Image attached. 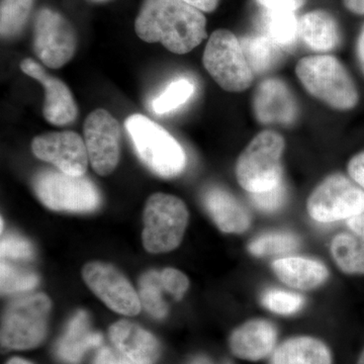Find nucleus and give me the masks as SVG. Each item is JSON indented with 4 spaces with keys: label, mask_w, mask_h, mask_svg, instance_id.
I'll return each mask as SVG.
<instances>
[{
    "label": "nucleus",
    "mask_w": 364,
    "mask_h": 364,
    "mask_svg": "<svg viewBox=\"0 0 364 364\" xmlns=\"http://www.w3.org/2000/svg\"><path fill=\"white\" fill-rule=\"evenodd\" d=\"M181 1L195 6L203 13H213L219 6L220 0H181Z\"/></svg>",
    "instance_id": "4c0bfd02"
},
{
    "label": "nucleus",
    "mask_w": 364,
    "mask_h": 364,
    "mask_svg": "<svg viewBox=\"0 0 364 364\" xmlns=\"http://www.w3.org/2000/svg\"><path fill=\"white\" fill-rule=\"evenodd\" d=\"M109 337L117 350L134 364H154L160 355L157 339L140 326L121 320L109 328Z\"/></svg>",
    "instance_id": "f3484780"
},
{
    "label": "nucleus",
    "mask_w": 364,
    "mask_h": 364,
    "mask_svg": "<svg viewBox=\"0 0 364 364\" xmlns=\"http://www.w3.org/2000/svg\"><path fill=\"white\" fill-rule=\"evenodd\" d=\"M33 44L35 54L45 66L59 69L75 55L77 36L63 14L43 7L33 23Z\"/></svg>",
    "instance_id": "9d476101"
},
{
    "label": "nucleus",
    "mask_w": 364,
    "mask_h": 364,
    "mask_svg": "<svg viewBox=\"0 0 364 364\" xmlns=\"http://www.w3.org/2000/svg\"><path fill=\"white\" fill-rule=\"evenodd\" d=\"M189 214L181 198L157 193L148 198L143 213V246L148 252H170L181 245Z\"/></svg>",
    "instance_id": "39448f33"
},
{
    "label": "nucleus",
    "mask_w": 364,
    "mask_h": 364,
    "mask_svg": "<svg viewBox=\"0 0 364 364\" xmlns=\"http://www.w3.org/2000/svg\"><path fill=\"white\" fill-rule=\"evenodd\" d=\"M6 364H32L30 363H28V361L25 360V359L21 358H13L11 359V360L9 361Z\"/></svg>",
    "instance_id": "a19ab883"
},
{
    "label": "nucleus",
    "mask_w": 364,
    "mask_h": 364,
    "mask_svg": "<svg viewBox=\"0 0 364 364\" xmlns=\"http://www.w3.org/2000/svg\"><path fill=\"white\" fill-rule=\"evenodd\" d=\"M272 270L287 286L299 291L317 289L329 277V272L322 262L299 256L275 260Z\"/></svg>",
    "instance_id": "aec40b11"
},
{
    "label": "nucleus",
    "mask_w": 364,
    "mask_h": 364,
    "mask_svg": "<svg viewBox=\"0 0 364 364\" xmlns=\"http://www.w3.org/2000/svg\"><path fill=\"white\" fill-rule=\"evenodd\" d=\"M191 364H212L208 359L205 358H198L195 360L191 361Z\"/></svg>",
    "instance_id": "79ce46f5"
},
{
    "label": "nucleus",
    "mask_w": 364,
    "mask_h": 364,
    "mask_svg": "<svg viewBox=\"0 0 364 364\" xmlns=\"http://www.w3.org/2000/svg\"><path fill=\"white\" fill-rule=\"evenodd\" d=\"M265 9L296 11L306 4V0H256Z\"/></svg>",
    "instance_id": "f704fd0d"
},
{
    "label": "nucleus",
    "mask_w": 364,
    "mask_h": 364,
    "mask_svg": "<svg viewBox=\"0 0 364 364\" xmlns=\"http://www.w3.org/2000/svg\"><path fill=\"white\" fill-rule=\"evenodd\" d=\"M343 4L352 14L364 16V0H343Z\"/></svg>",
    "instance_id": "58836bf2"
},
{
    "label": "nucleus",
    "mask_w": 364,
    "mask_h": 364,
    "mask_svg": "<svg viewBox=\"0 0 364 364\" xmlns=\"http://www.w3.org/2000/svg\"><path fill=\"white\" fill-rule=\"evenodd\" d=\"M296 74L314 97L339 111H348L358 102V91L343 64L329 55L305 57L296 66Z\"/></svg>",
    "instance_id": "7ed1b4c3"
},
{
    "label": "nucleus",
    "mask_w": 364,
    "mask_h": 364,
    "mask_svg": "<svg viewBox=\"0 0 364 364\" xmlns=\"http://www.w3.org/2000/svg\"><path fill=\"white\" fill-rule=\"evenodd\" d=\"M358 364H364V350L363 353H361L360 358H359Z\"/></svg>",
    "instance_id": "37998d69"
},
{
    "label": "nucleus",
    "mask_w": 364,
    "mask_h": 364,
    "mask_svg": "<svg viewBox=\"0 0 364 364\" xmlns=\"http://www.w3.org/2000/svg\"><path fill=\"white\" fill-rule=\"evenodd\" d=\"M136 154L156 176L172 178L183 171V148L169 132L143 114H132L124 122Z\"/></svg>",
    "instance_id": "f03ea898"
},
{
    "label": "nucleus",
    "mask_w": 364,
    "mask_h": 364,
    "mask_svg": "<svg viewBox=\"0 0 364 364\" xmlns=\"http://www.w3.org/2000/svg\"><path fill=\"white\" fill-rule=\"evenodd\" d=\"M90 1L95 2V4H100V2L109 1V0H90Z\"/></svg>",
    "instance_id": "c03bdc74"
},
{
    "label": "nucleus",
    "mask_w": 364,
    "mask_h": 364,
    "mask_svg": "<svg viewBox=\"0 0 364 364\" xmlns=\"http://www.w3.org/2000/svg\"><path fill=\"white\" fill-rule=\"evenodd\" d=\"M358 58L359 65H360L361 70L364 74V25L361 28L358 41Z\"/></svg>",
    "instance_id": "ea45409f"
},
{
    "label": "nucleus",
    "mask_w": 364,
    "mask_h": 364,
    "mask_svg": "<svg viewBox=\"0 0 364 364\" xmlns=\"http://www.w3.org/2000/svg\"><path fill=\"white\" fill-rule=\"evenodd\" d=\"M331 254L342 272L364 274V214L347 220L346 230L332 240Z\"/></svg>",
    "instance_id": "6ab92c4d"
},
{
    "label": "nucleus",
    "mask_w": 364,
    "mask_h": 364,
    "mask_svg": "<svg viewBox=\"0 0 364 364\" xmlns=\"http://www.w3.org/2000/svg\"><path fill=\"white\" fill-rule=\"evenodd\" d=\"M299 37L313 51L329 52L339 44L338 25L327 11H310L299 20Z\"/></svg>",
    "instance_id": "412c9836"
},
{
    "label": "nucleus",
    "mask_w": 364,
    "mask_h": 364,
    "mask_svg": "<svg viewBox=\"0 0 364 364\" xmlns=\"http://www.w3.org/2000/svg\"><path fill=\"white\" fill-rule=\"evenodd\" d=\"M286 198L287 188L284 182L270 191L251 195L254 205L265 213L277 212L286 202Z\"/></svg>",
    "instance_id": "473e14b6"
},
{
    "label": "nucleus",
    "mask_w": 364,
    "mask_h": 364,
    "mask_svg": "<svg viewBox=\"0 0 364 364\" xmlns=\"http://www.w3.org/2000/svg\"><path fill=\"white\" fill-rule=\"evenodd\" d=\"M260 28L262 35L279 47H291L299 38V20L294 11L265 9Z\"/></svg>",
    "instance_id": "b1692460"
},
{
    "label": "nucleus",
    "mask_w": 364,
    "mask_h": 364,
    "mask_svg": "<svg viewBox=\"0 0 364 364\" xmlns=\"http://www.w3.org/2000/svg\"><path fill=\"white\" fill-rule=\"evenodd\" d=\"M88 159L98 176L112 173L121 157L122 132L111 112L97 109L88 114L83 129Z\"/></svg>",
    "instance_id": "9b49d317"
},
{
    "label": "nucleus",
    "mask_w": 364,
    "mask_h": 364,
    "mask_svg": "<svg viewBox=\"0 0 364 364\" xmlns=\"http://www.w3.org/2000/svg\"><path fill=\"white\" fill-rule=\"evenodd\" d=\"M35 256L32 244L20 235L6 234L1 239L2 259L31 260Z\"/></svg>",
    "instance_id": "2f4dec72"
},
{
    "label": "nucleus",
    "mask_w": 364,
    "mask_h": 364,
    "mask_svg": "<svg viewBox=\"0 0 364 364\" xmlns=\"http://www.w3.org/2000/svg\"><path fill=\"white\" fill-rule=\"evenodd\" d=\"M39 284V277L30 270L21 269L1 260V293L9 294L30 291Z\"/></svg>",
    "instance_id": "c756f323"
},
{
    "label": "nucleus",
    "mask_w": 364,
    "mask_h": 364,
    "mask_svg": "<svg viewBox=\"0 0 364 364\" xmlns=\"http://www.w3.org/2000/svg\"><path fill=\"white\" fill-rule=\"evenodd\" d=\"M36 157L51 163L59 171L70 176H85L88 159L85 139L75 132H50L32 141Z\"/></svg>",
    "instance_id": "ddd939ff"
},
{
    "label": "nucleus",
    "mask_w": 364,
    "mask_h": 364,
    "mask_svg": "<svg viewBox=\"0 0 364 364\" xmlns=\"http://www.w3.org/2000/svg\"><path fill=\"white\" fill-rule=\"evenodd\" d=\"M253 107L261 124H291L298 116L293 93L284 81L277 78L260 83L254 95Z\"/></svg>",
    "instance_id": "2eb2a0df"
},
{
    "label": "nucleus",
    "mask_w": 364,
    "mask_h": 364,
    "mask_svg": "<svg viewBox=\"0 0 364 364\" xmlns=\"http://www.w3.org/2000/svg\"><path fill=\"white\" fill-rule=\"evenodd\" d=\"M135 32L144 42L161 43L168 51L184 55L207 38V18L181 0H144Z\"/></svg>",
    "instance_id": "f257e3e1"
},
{
    "label": "nucleus",
    "mask_w": 364,
    "mask_h": 364,
    "mask_svg": "<svg viewBox=\"0 0 364 364\" xmlns=\"http://www.w3.org/2000/svg\"><path fill=\"white\" fill-rule=\"evenodd\" d=\"M85 284L100 301L124 316L140 313V296L123 273L104 262L87 263L82 270Z\"/></svg>",
    "instance_id": "f8f14e48"
},
{
    "label": "nucleus",
    "mask_w": 364,
    "mask_h": 364,
    "mask_svg": "<svg viewBox=\"0 0 364 364\" xmlns=\"http://www.w3.org/2000/svg\"><path fill=\"white\" fill-rule=\"evenodd\" d=\"M299 239L289 232H272L261 235L249 245V252L254 256L280 255L296 250Z\"/></svg>",
    "instance_id": "cd10ccee"
},
{
    "label": "nucleus",
    "mask_w": 364,
    "mask_h": 364,
    "mask_svg": "<svg viewBox=\"0 0 364 364\" xmlns=\"http://www.w3.org/2000/svg\"><path fill=\"white\" fill-rule=\"evenodd\" d=\"M262 304L273 313L287 316L299 312L303 308L305 299L299 294L272 289L263 294Z\"/></svg>",
    "instance_id": "7c9ffc66"
},
{
    "label": "nucleus",
    "mask_w": 364,
    "mask_h": 364,
    "mask_svg": "<svg viewBox=\"0 0 364 364\" xmlns=\"http://www.w3.org/2000/svg\"><path fill=\"white\" fill-rule=\"evenodd\" d=\"M95 364H134L130 359L124 356L122 352L112 348L102 349L98 352Z\"/></svg>",
    "instance_id": "e433bc0d"
},
{
    "label": "nucleus",
    "mask_w": 364,
    "mask_h": 364,
    "mask_svg": "<svg viewBox=\"0 0 364 364\" xmlns=\"http://www.w3.org/2000/svg\"><path fill=\"white\" fill-rule=\"evenodd\" d=\"M347 169L352 181L364 188V151L351 158Z\"/></svg>",
    "instance_id": "c9c22d12"
},
{
    "label": "nucleus",
    "mask_w": 364,
    "mask_h": 364,
    "mask_svg": "<svg viewBox=\"0 0 364 364\" xmlns=\"http://www.w3.org/2000/svg\"><path fill=\"white\" fill-rule=\"evenodd\" d=\"M20 67L26 75L39 81L44 87L46 98L43 114L46 121L59 127L73 123L77 117L78 109L68 86L59 78L50 75L35 60L23 59Z\"/></svg>",
    "instance_id": "4468645a"
},
{
    "label": "nucleus",
    "mask_w": 364,
    "mask_h": 364,
    "mask_svg": "<svg viewBox=\"0 0 364 364\" xmlns=\"http://www.w3.org/2000/svg\"><path fill=\"white\" fill-rule=\"evenodd\" d=\"M203 63L223 90L241 92L253 82L252 69L242 50L240 41L228 30L210 35L203 52Z\"/></svg>",
    "instance_id": "6e6552de"
},
{
    "label": "nucleus",
    "mask_w": 364,
    "mask_h": 364,
    "mask_svg": "<svg viewBox=\"0 0 364 364\" xmlns=\"http://www.w3.org/2000/svg\"><path fill=\"white\" fill-rule=\"evenodd\" d=\"M315 221L332 223L364 214V188L343 174L326 177L314 189L306 203Z\"/></svg>",
    "instance_id": "1a4fd4ad"
},
{
    "label": "nucleus",
    "mask_w": 364,
    "mask_h": 364,
    "mask_svg": "<svg viewBox=\"0 0 364 364\" xmlns=\"http://www.w3.org/2000/svg\"><path fill=\"white\" fill-rule=\"evenodd\" d=\"M286 142L277 132L263 131L241 153L236 177L247 193H260L282 183V158Z\"/></svg>",
    "instance_id": "20e7f679"
},
{
    "label": "nucleus",
    "mask_w": 364,
    "mask_h": 364,
    "mask_svg": "<svg viewBox=\"0 0 364 364\" xmlns=\"http://www.w3.org/2000/svg\"><path fill=\"white\" fill-rule=\"evenodd\" d=\"M162 286L165 291L171 294L177 301H181L188 291L189 280L184 273L176 268H165L161 272Z\"/></svg>",
    "instance_id": "72a5a7b5"
},
{
    "label": "nucleus",
    "mask_w": 364,
    "mask_h": 364,
    "mask_svg": "<svg viewBox=\"0 0 364 364\" xmlns=\"http://www.w3.org/2000/svg\"><path fill=\"white\" fill-rule=\"evenodd\" d=\"M242 50L249 65L255 73H264L279 58V47L265 36H250L240 41Z\"/></svg>",
    "instance_id": "393cba45"
},
{
    "label": "nucleus",
    "mask_w": 364,
    "mask_h": 364,
    "mask_svg": "<svg viewBox=\"0 0 364 364\" xmlns=\"http://www.w3.org/2000/svg\"><path fill=\"white\" fill-rule=\"evenodd\" d=\"M33 188L40 202L56 212H95L102 203L97 186L85 176L45 170L33 177Z\"/></svg>",
    "instance_id": "423d86ee"
},
{
    "label": "nucleus",
    "mask_w": 364,
    "mask_h": 364,
    "mask_svg": "<svg viewBox=\"0 0 364 364\" xmlns=\"http://www.w3.org/2000/svg\"><path fill=\"white\" fill-rule=\"evenodd\" d=\"M329 349L322 341L309 336L294 337L280 344L272 364H331Z\"/></svg>",
    "instance_id": "5701e85b"
},
{
    "label": "nucleus",
    "mask_w": 364,
    "mask_h": 364,
    "mask_svg": "<svg viewBox=\"0 0 364 364\" xmlns=\"http://www.w3.org/2000/svg\"><path fill=\"white\" fill-rule=\"evenodd\" d=\"M139 289L142 308L154 318H164L168 313V306L162 298V291L165 289L160 272L151 270L143 274L139 282Z\"/></svg>",
    "instance_id": "bb28decb"
},
{
    "label": "nucleus",
    "mask_w": 364,
    "mask_h": 364,
    "mask_svg": "<svg viewBox=\"0 0 364 364\" xmlns=\"http://www.w3.org/2000/svg\"><path fill=\"white\" fill-rule=\"evenodd\" d=\"M277 340V330L272 322L254 318L232 333L230 348L237 358L257 361L274 350Z\"/></svg>",
    "instance_id": "dca6fc26"
},
{
    "label": "nucleus",
    "mask_w": 364,
    "mask_h": 364,
    "mask_svg": "<svg viewBox=\"0 0 364 364\" xmlns=\"http://www.w3.org/2000/svg\"><path fill=\"white\" fill-rule=\"evenodd\" d=\"M193 92H195V85L189 79H177L170 83L164 92L153 100V111L157 114H168L186 104Z\"/></svg>",
    "instance_id": "c85d7f7f"
},
{
    "label": "nucleus",
    "mask_w": 364,
    "mask_h": 364,
    "mask_svg": "<svg viewBox=\"0 0 364 364\" xmlns=\"http://www.w3.org/2000/svg\"><path fill=\"white\" fill-rule=\"evenodd\" d=\"M51 306L44 294H26L11 301L2 318V346L16 350L38 346L47 333Z\"/></svg>",
    "instance_id": "0eeeda50"
},
{
    "label": "nucleus",
    "mask_w": 364,
    "mask_h": 364,
    "mask_svg": "<svg viewBox=\"0 0 364 364\" xmlns=\"http://www.w3.org/2000/svg\"><path fill=\"white\" fill-rule=\"evenodd\" d=\"M100 333L91 331L87 314L79 311L71 318L64 336L57 346L59 358L65 363L75 364L82 359L86 351L102 343Z\"/></svg>",
    "instance_id": "4be33fe9"
},
{
    "label": "nucleus",
    "mask_w": 364,
    "mask_h": 364,
    "mask_svg": "<svg viewBox=\"0 0 364 364\" xmlns=\"http://www.w3.org/2000/svg\"><path fill=\"white\" fill-rule=\"evenodd\" d=\"M36 0H1L0 33L2 39H13L23 32Z\"/></svg>",
    "instance_id": "a878e982"
},
{
    "label": "nucleus",
    "mask_w": 364,
    "mask_h": 364,
    "mask_svg": "<svg viewBox=\"0 0 364 364\" xmlns=\"http://www.w3.org/2000/svg\"><path fill=\"white\" fill-rule=\"evenodd\" d=\"M203 205L217 227L224 233L241 234L251 225L247 208L226 189L213 186L203 195Z\"/></svg>",
    "instance_id": "a211bd4d"
}]
</instances>
